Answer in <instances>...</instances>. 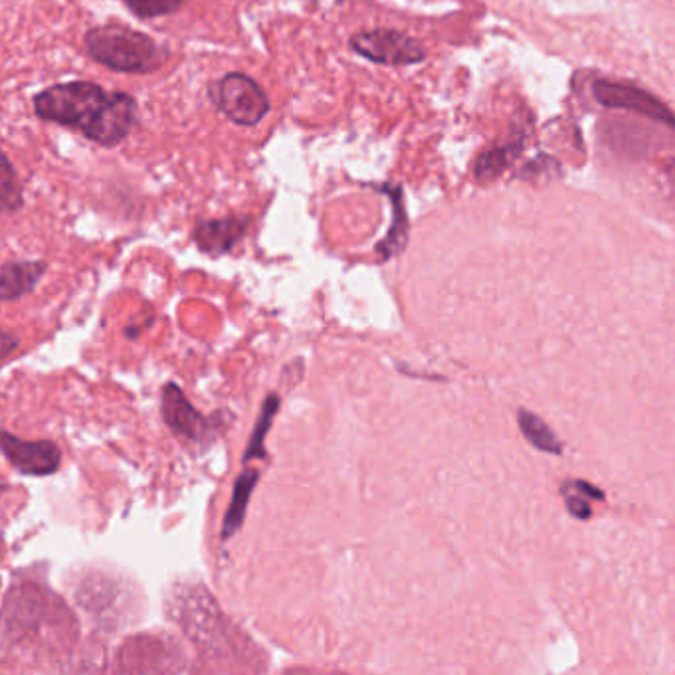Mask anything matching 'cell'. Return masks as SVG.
<instances>
[{
	"instance_id": "cell-13",
	"label": "cell",
	"mask_w": 675,
	"mask_h": 675,
	"mask_svg": "<svg viewBox=\"0 0 675 675\" xmlns=\"http://www.w3.org/2000/svg\"><path fill=\"white\" fill-rule=\"evenodd\" d=\"M394 201V221L391 230L386 234L383 243L376 246V254L381 256V260H391L394 256L403 252L404 246L408 243V218L404 212L403 196L401 191L396 189L393 192Z\"/></svg>"
},
{
	"instance_id": "cell-19",
	"label": "cell",
	"mask_w": 675,
	"mask_h": 675,
	"mask_svg": "<svg viewBox=\"0 0 675 675\" xmlns=\"http://www.w3.org/2000/svg\"><path fill=\"white\" fill-rule=\"evenodd\" d=\"M19 345H21V341H19L16 335L0 329V361L9 359L19 349Z\"/></svg>"
},
{
	"instance_id": "cell-6",
	"label": "cell",
	"mask_w": 675,
	"mask_h": 675,
	"mask_svg": "<svg viewBox=\"0 0 675 675\" xmlns=\"http://www.w3.org/2000/svg\"><path fill=\"white\" fill-rule=\"evenodd\" d=\"M593 93H595V100L603 103L605 108L634 111L655 122L665 123L667 127H674V115L670 108L642 88H635L630 83H618V81L598 80L593 86Z\"/></svg>"
},
{
	"instance_id": "cell-17",
	"label": "cell",
	"mask_w": 675,
	"mask_h": 675,
	"mask_svg": "<svg viewBox=\"0 0 675 675\" xmlns=\"http://www.w3.org/2000/svg\"><path fill=\"white\" fill-rule=\"evenodd\" d=\"M566 497V509L569 514L576 517V519H590L593 517V505L590 502L583 497V495L575 494V492H561Z\"/></svg>"
},
{
	"instance_id": "cell-4",
	"label": "cell",
	"mask_w": 675,
	"mask_h": 675,
	"mask_svg": "<svg viewBox=\"0 0 675 675\" xmlns=\"http://www.w3.org/2000/svg\"><path fill=\"white\" fill-rule=\"evenodd\" d=\"M351 48L367 60L386 66H408L426 58L423 44L398 31H363L351 38Z\"/></svg>"
},
{
	"instance_id": "cell-1",
	"label": "cell",
	"mask_w": 675,
	"mask_h": 675,
	"mask_svg": "<svg viewBox=\"0 0 675 675\" xmlns=\"http://www.w3.org/2000/svg\"><path fill=\"white\" fill-rule=\"evenodd\" d=\"M110 101L111 93L98 83L70 81L41 91L34 98V111L44 122L74 127L95 143Z\"/></svg>"
},
{
	"instance_id": "cell-18",
	"label": "cell",
	"mask_w": 675,
	"mask_h": 675,
	"mask_svg": "<svg viewBox=\"0 0 675 675\" xmlns=\"http://www.w3.org/2000/svg\"><path fill=\"white\" fill-rule=\"evenodd\" d=\"M561 492H575V494L586 497L588 502H605V492L603 490H598L596 485L588 484V482H581V480L563 484Z\"/></svg>"
},
{
	"instance_id": "cell-8",
	"label": "cell",
	"mask_w": 675,
	"mask_h": 675,
	"mask_svg": "<svg viewBox=\"0 0 675 675\" xmlns=\"http://www.w3.org/2000/svg\"><path fill=\"white\" fill-rule=\"evenodd\" d=\"M250 218L246 216H226L214 221H202L196 224L192 240L202 254L212 258L230 252L236 244L246 236Z\"/></svg>"
},
{
	"instance_id": "cell-16",
	"label": "cell",
	"mask_w": 675,
	"mask_h": 675,
	"mask_svg": "<svg viewBox=\"0 0 675 675\" xmlns=\"http://www.w3.org/2000/svg\"><path fill=\"white\" fill-rule=\"evenodd\" d=\"M123 2L139 19H159L179 11L187 0H123Z\"/></svg>"
},
{
	"instance_id": "cell-11",
	"label": "cell",
	"mask_w": 675,
	"mask_h": 675,
	"mask_svg": "<svg viewBox=\"0 0 675 675\" xmlns=\"http://www.w3.org/2000/svg\"><path fill=\"white\" fill-rule=\"evenodd\" d=\"M517 423H519V428L527 438V442L535 446L537 450H541L544 454H563V442L559 440V436L553 432V428L544 423L541 416L521 408L517 413Z\"/></svg>"
},
{
	"instance_id": "cell-10",
	"label": "cell",
	"mask_w": 675,
	"mask_h": 675,
	"mask_svg": "<svg viewBox=\"0 0 675 675\" xmlns=\"http://www.w3.org/2000/svg\"><path fill=\"white\" fill-rule=\"evenodd\" d=\"M258 482H260V472L258 470H250V468L244 470L243 474L236 477L233 499H230V505H228L226 515H224V521H222V541H230L234 535L243 529L246 514H248V505H250V499H252L254 490H256Z\"/></svg>"
},
{
	"instance_id": "cell-5",
	"label": "cell",
	"mask_w": 675,
	"mask_h": 675,
	"mask_svg": "<svg viewBox=\"0 0 675 675\" xmlns=\"http://www.w3.org/2000/svg\"><path fill=\"white\" fill-rule=\"evenodd\" d=\"M0 454L24 475L56 474L61 465V450L52 440L29 442L14 434L0 430Z\"/></svg>"
},
{
	"instance_id": "cell-7",
	"label": "cell",
	"mask_w": 675,
	"mask_h": 675,
	"mask_svg": "<svg viewBox=\"0 0 675 675\" xmlns=\"http://www.w3.org/2000/svg\"><path fill=\"white\" fill-rule=\"evenodd\" d=\"M162 418L171 432L191 442H202L211 434V423L202 416L177 383L162 386Z\"/></svg>"
},
{
	"instance_id": "cell-2",
	"label": "cell",
	"mask_w": 675,
	"mask_h": 675,
	"mask_svg": "<svg viewBox=\"0 0 675 675\" xmlns=\"http://www.w3.org/2000/svg\"><path fill=\"white\" fill-rule=\"evenodd\" d=\"M83 42L91 60L113 71L149 74L167 60V52L157 42L122 24L95 26L88 31Z\"/></svg>"
},
{
	"instance_id": "cell-9",
	"label": "cell",
	"mask_w": 675,
	"mask_h": 675,
	"mask_svg": "<svg viewBox=\"0 0 675 675\" xmlns=\"http://www.w3.org/2000/svg\"><path fill=\"white\" fill-rule=\"evenodd\" d=\"M46 270L48 263L38 260L4 263L0 268V302H16L34 292Z\"/></svg>"
},
{
	"instance_id": "cell-20",
	"label": "cell",
	"mask_w": 675,
	"mask_h": 675,
	"mask_svg": "<svg viewBox=\"0 0 675 675\" xmlns=\"http://www.w3.org/2000/svg\"><path fill=\"white\" fill-rule=\"evenodd\" d=\"M4 492H7V484H0V497H2V494H4Z\"/></svg>"
},
{
	"instance_id": "cell-14",
	"label": "cell",
	"mask_w": 675,
	"mask_h": 675,
	"mask_svg": "<svg viewBox=\"0 0 675 675\" xmlns=\"http://www.w3.org/2000/svg\"><path fill=\"white\" fill-rule=\"evenodd\" d=\"M24 204L22 184L12 162L0 151V212L21 211Z\"/></svg>"
},
{
	"instance_id": "cell-15",
	"label": "cell",
	"mask_w": 675,
	"mask_h": 675,
	"mask_svg": "<svg viewBox=\"0 0 675 675\" xmlns=\"http://www.w3.org/2000/svg\"><path fill=\"white\" fill-rule=\"evenodd\" d=\"M517 145H521V143H509V145H505L502 149H494V151L482 155L477 162H475L477 179L480 181H492L497 175H502L514 162L515 155L521 149Z\"/></svg>"
},
{
	"instance_id": "cell-3",
	"label": "cell",
	"mask_w": 675,
	"mask_h": 675,
	"mask_svg": "<svg viewBox=\"0 0 675 675\" xmlns=\"http://www.w3.org/2000/svg\"><path fill=\"white\" fill-rule=\"evenodd\" d=\"M212 103L236 125L254 127L270 111V100L258 81L246 74H226L209 88Z\"/></svg>"
},
{
	"instance_id": "cell-12",
	"label": "cell",
	"mask_w": 675,
	"mask_h": 675,
	"mask_svg": "<svg viewBox=\"0 0 675 675\" xmlns=\"http://www.w3.org/2000/svg\"><path fill=\"white\" fill-rule=\"evenodd\" d=\"M280 404H282V401H280L278 394H270L263 401L262 410H260V416H258L256 426H254L252 436H250V442H248V448L244 452V464H248L252 460H263L268 455V452H266V438H268V432L272 428L275 414L280 413Z\"/></svg>"
}]
</instances>
